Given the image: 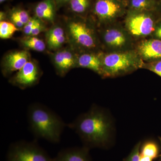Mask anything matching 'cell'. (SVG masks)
Segmentation results:
<instances>
[{
  "label": "cell",
  "instance_id": "6da1fadb",
  "mask_svg": "<svg viewBox=\"0 0 161 161\" xmlns=\"http://www.w3.org/2000/svg\"><path fill=\"white\" fill-rule=\"evenodd\" d=\"M75 130L84 142L92 147H101L109 140L112 125L104 111L93 107L68 125Z\"/></svg>",
  "mask_w": 161,
  "mask_h": 161
},
{
  "label": "cell",
  "instance_id": "7a4b0ae2",
  "mask_svg": "<svg viewBox=\"0 0 161 161\" xmlns=\"http://www.w3.org/2000/svg\"><path fill=\"white\" fill-rule=\"evenodd\" d=\"M27 120L35 136L57 143L66 126L62 118L46 106L35 103L27 109Z\"/></svg>",
  "mask_w": 161,
  "mask_h": 161
},
{
  "label": "cell",
  "instance_id": "3957f363",
  "mask_svg": "<svg viewBox=\"0 0 161 161\" xmlns=\"http://www.w3.org/2000/svg\"><path fill=\"white\" fill-rule=\"evenodd\" d=\"M102 77L114 78L130 74L143 68L144 62L135 50L126 51L100 53Z\"/></svg>",
  "mask_w": 161,
  "mask_h": 161
},
{
  "label": "cell",
  "instance_id": "277c9868",
  "mask_svg": "<svg viewBox=\"0 0 161 161\" xmlns=\"http://www.w3.org/2000/svg\"><path fill=\"white\" fill-rule=\"evenodd\" d=\"M124 26L134 40L150 37L159 19L155 11H138L128 9Z\"/></svg>",
  "mask_w": 161,
  "mask_h": 161
},
{
  "label": "cell",
  "instance_id": "5b68a950",
  "mask_svg": "<svg viewBox=\"0 0 161 161\" xmlns=\"http://www.w3.org/2000/svg\"><path fill=\"white\" fill-rule=\"evenodd\" d=\"M103 27L101 40L106 53L134 49V40L124 25L116 22Z\"/></svg>",
  "mask_w": 161,
  "mask_h": 161
},
{
  "label": "cell",
  "instance_id": "8992f818",
  "mask_svg": "<svg viewBox=\"0 0 161 161\" xmlns=\"http://www.w3.org/2000/svg\"><path fill=\"white\" fill-rule=\"evenodd\" d=\"M128 10L127 0H95L93 13L100 26L116 23Z\"/></svg>",
  "mask_w": 161,
  "mask_h": 161
},
{
  "label": "cell",
  "instance_id": "52a82bcc",
  "mask_svg": "<svg viewBox=\"0 0 161 161\" xmlns=\"http://www.w3.org/2000/svg\"><path fill=\"white\" fill-rule=\"evenodd\" d=\"M70 39L78 48L86 52H93L99 45V40L95 30L86 21L72 20L68 25Z\"/></svg>",
  "mask_w": 161,
  "mask_h": 161
},
{
  "label": "cell",
  "instance_id": "ba28073f",
  "mask_svg": "<svg viewBox=\"0 0 161 161\" xmlns=\"http://www.w3.org/2000/svg\"><path fill=\"white\" fill-rule=\"evenodd\" d=\"M6 161H54V159L34 142L21 141L9 146Z\"/></svg>",
  "mask_w": 161,
  "mask_h": 161
},
{
  "label": "cell",
  "instance_id": "9c48e42d",
  "mask_svg": "<svg viewBox=\"0 0 161 161\" xmlns=\"http://www.w3.org/2000/svg\"><path fill=\"white\" fill-rule=\"evenodd\" d=\"M134 50L145 63L161 60V40L149 37L139 40L134 45Z\"/></svg>",
  "mask_w": 161,
  "mask_h": 161
},
{
  "label": "cell",
  "instance_id": "30bf717a",
  "mask_svg": "<svg viewBox=\"0 0 161 161\" xmlns=\"http://www.w3.org/2000/svg\"><path fill=\"white\" fill-rule=\"evenodd\" d=\"M41 73L35 62L29 61L10 79L14 85L24 89L36 84L40 79Z\"/></svg>",
  "mask_w": 161,
  "mask_h": 161
},
{
  "label": "cell",
  "instance_id": "8fae6325",
  "mask_svg": "<svg viewBox=\"0 0 161 161\" xmlns=\"http://www.w3.org/2000/svg\"><path fill=\"white\" fill-rule=\"evenodd\" d=\"M30 54L27 51L12 52L6 55L3 62L2 71L5 76L18 71L29 60Z\"/></svg>",
  "mask_w": 161,
  "mask_h": 161
},
{
  "label": "cell",
  "instance_id": "7c38bea8",
  "mask_svg": "<svg viewBox=\"0 0 161 161\" xmlns=\"http://www.w3.org/2000/svg\"><path fill=\"white\" fill-rule=\"evenodd\" d=\"M77 57L69 50L57 52L53 57V62L58 75L64 76L70 70L77 67Z\"/></svg>",
  "mask_w": 161,
  "mask_h": 161
},
{
  "label": "cell",
  "instance_id": "4fadbf2b",
  "mask_svg": "<svg viewBox=\"0 0 161 161\" xmlns=\"http://www.w3.org/2000/svg\"><path fill=\"white\" fill-rule=\"evenodd\" d=\"M77 67L88 69L102 76V62L100 53L85 52L77 57Z\"/></svg>",
  "mask_w": 161,
  "mask_h": 161
},
{
  "label": "cell",
  "instance_id": "5bb4252c",
  "mask_svg": "<svg viewBox=\"0 0 161 161\" xmlns=\"http://www.w3.org/2000/svg\"><path fill=\"white\" fill-rule=\"evenodd\" d=\"M56 3L54 0H43L35 7L36 17L53 23L56 14Z\"/></svg>",
  "mask_w": 161,
  "mask_h": 161
},
{
  "label": "cell",
  "instance_id": "9a60e30c",
  "mask_svg": "<svg viewBox=\"0 0 161 161\" xmlns=\"http://www.w3.org/2000/svg\"><path fill=\"white\" fill-rule=\"evenodd\" d=\"M53 159L54 161H90L86 149L77 148L64 149Z\"/></svg>",
  "mask_w": 161,
  "mask_h": 161
},
{
  "label": "cell",
  "instance_id": "2e32d148",
  "mask_svg": "<svg viewBox=\"0 0 161 161\" xmlns=\"http://www.w3.org/2000/svg\"><path fill=\"white\" fill-rule=\"evenodd\" d=\"M65 40L64 31L60 26H54L47 33V44L50 49H59L65 43Z\"/></svg>",
  "mask_w": 161,
  "mask_h": 161
},
{
  "label": "cell",
  "instance_id": "e0dca14e",
  "mask_svg": "<svg viewBox=\"0 0 161 161\" xmlns=\"http://www.w3.org/2000/svg\"><path fill=\"white\" fill-rule=\"evenodd\" d=\"M128 9L138 11H155L158 2L156 0H127Z\"/></svg>",
  "mask_w": 161,
  "mask_h": 161
},
{
  "label": "cell",
  "instance_id": "ac0fdd59",
  "mask_svg": "<svg viewBox=\"0 0 161 161\" xmlns=\"http://www.w3.org/2000/svg\"><path fill=\"white\" fill-rule=\"evenodd\" d=\"M9 17L12 23L18 28L24 27L31 18L27 11L20 8L13 9Z\"/></svg>",
  "mask_w": 161,
  "mask_h": 161
},
{
  "label": "cell",
  "instance_id": "d6986e66",
  "mask_svg": "<svg viewBox=\"0 0 161 161\" xmlns=\"http://www.w3.org/2000/svg\"><path fill=\"white\" fill-rule=\"evenodd\" d=\"M21 43L26 48L37 52H43L46 48V45L43 40L35 36H28L23 38Z\"/></svg>",
  "mask_w": 161,
  "mask_h": 161
},
{
  "label": "cell",
  "instance_id": "ffe728a7",
  "mask_svg": "<svg viewBox=\"0 0 161 161\" xmlns=\"http://www.w3.org/2000/svg\"><path fill=\"white\" fill-rule=\"evenodd\" d=\"M159 149L156 143L152 141L146 142L140 149V155L154 159L158 157Z\"/></svg>",
  "mask_w": 161,
  "mask_h": 161
},
{
  "label": "cell",
  "instance_id": "44dd1931",
  "mask_svg": "<svg viewBox=\"0 0 161 161\" xmlns=\"http://www.w3.org/2000/svg\"><path fill=\"white\" fill-rule=\"evenodd\" d=\"M18 30V27L12 23L5 21L0 22V37L1 39H9Z\"/></svg>",
  "mask_w": 161,
  "mask_h": 161
},
{
  "label": "cell",
  "instance_id": "7402d4cb",
  "mask_svg": "<svg viewBox=\"0 0 161 161\" xmlns=\"http://www.w3.org/2000/svg\"><path fill=\"white\" fill-rule=\"evenodd\" d=\"M71 10L78 14H82L90 6V0H71L69 3Z\"/></svg>",
  "mask_w": 161,
  "mask_h": 161
},
{
  "label": "cell",
  "instance_id": "603a6c76",
  "mask_svg": "<svg viewBox=\"0 0 161 161\" xmlns=\"http://www.w3.org/2000/svg\"><path fill=\"white\" fill-rule=\"evenodd\" d=\"M143 68L149 70L161 77V60L150 63H144Z\"/></svg>",
  "mask_w": 161,
  "mask_h": 161
},
{
  "label": "cell",
  "instance_id": "cb8c5ba5",
  "mask_svg": "<svg viewBox=\"0 0 161 161\" xmlns=\"http://www.w3.org/2000/svg\"><path fill=\"white\" fill-rule=\"evenodd\" d=\"M37 17L31 18L28 22L23 27V32L25 35L29 36L32 30L41 21Z\"/></svg>",
  "mask_w": 161,
  "mask_h": 161
},
{
  "label": "cell",
  "instance_id": "d4e9b609",
  "mask_svg": "<svg viewBox=\"0 0 161 161\" xmlns=\"http://www.w3.org/2000/svg\"><path fill=\"white\" fill-rule=\"evenodd\" d=\"M141 143L139 142L133 148L125 161H140Z\"/></svg>",
  "mask_w": 161,
  "mask_h": 161
},
{
  "label": "cell",
  "instance_id": "484cf974",
  "mask_svg": "<svg viewBox=\"0 0 161 161\" xmlns=\"http://www.w3.org/2000/svg\"><path fill=\"white\" fill-rule=\"evenodd\" d=\"M45 29V26L43 25V23L41 21L34 27L31 32L29 36H35L39 35L42 31H44Z\"/></svg>",
  "mask_w": 161,
  "mask_h": 161
},
{
  "label": "cell",
  "instance_id": "4316f807",
  "mask_svg": "<svg viewBox=\"0 0 161 161\" xmlns=\"http://www.w3.org/2000/svg\"><path fill=\"white\" fill-rule=\"evenodd\" d=\"M150 37L156 38L161 40V19L158 20L154 31Z\"/></svg>",
  "mask_w": 161,
  "mask_h": 161
},
{
  "label": "cell",
  "instance_id": "83f0119b",
  "mask_svg": "<svg viewBox=\"0 0 161 161\" xmlns=\"http://www.w3.org/2000/svg\"><path fill=\"white\" fill-rule=\"evenodd\" d=\"M155 11L159 18L161 19V0L158 2Z\"/></svg>",
  "mask_w": 161,
  "mask_h": 161
},
{
  "label": "cell",
  "instance_id": "f1b7e54d",
  "mask_svg": "<svg viewBox=\"0 0 161 161\" xmlns=\"http://www.w3.org/2000/svg\"><path fill=\"white\" fill-rule=\"evenodd\" d=\"M71 0H54L56 5L58 6H62L66 3H69Z\"/></svg>",
  "mask_w": 161,
  "mask_h": 161
},
{
  "label": "cell",
  "instance_id": "f546056e",
  "mask_svg": "<svg viewBox=\"0 0 161 161\" xmlns=\"http://www.w3.org/2000/svg\"><path fill=\"white\" fill-rule=\"evenodd\" d=\"M153 159L148 157L140 155V161H153Z\"/></svg>",
  "mask_w": 161,
  "mask_h": 161
},
{
  "label": "cell",
  "instance_id": "4dcf8cb0",
  "mask_svg": "<svg viewBox=\"0 0 161 161\" xmlns=\"http://www.w3.org/2000/svg\"><path fill=\"white\" fill-rule=\"evenodd\" d=\"M6 18V13L3 11H1V12H0V20H1V22L4 21V20Z\"/></svg>",
  "mask_w": 161,
  "mask_h": 161
},
{
  "label": "cell",
  "instance_id": "1f68e13d",
  "mask_svg": "<svg viewBox=\"0 0 161 161\" xmlns=\"http://www.w3.org/2000/svg\"><path fill=\"white\" fill-rule=\"evenodd\" d=\"M7 1H8V0H0V3L2 4V3H4V2H6Z\"/></svg>",
  "mask_w": 161,
  "mask_h": 161
},
{
  "label": "cell",
  "instance_id": "d6a6232c",
  "mask_svg": "<svg viewBox=\"0 0 161 161\" xmlns=\"http://www.w3.org/2000/svg\"><path fill=\"white\" fill-rule=\"evenodd\" d=\"M159 139H160V141L161 146V137H160Z\"/></svg>",
  "mask_w": 161,
  "mask_h": 161
},
{
  "label": "cell",
  "instance_id": "836d02e7",
  "mask_svg": "<svg viewBox=\"0 0 161 161\" xmlns=\"http://www.w3.org/2000/svg\"><path fill=\"white\" fill-rule=\"evenodd\" d=\"M156 1H157V2H158V1H160V0H156Z\"/></svg>",
  "mask_w": 161,
  "mask_h": 161
}]
</instances>
